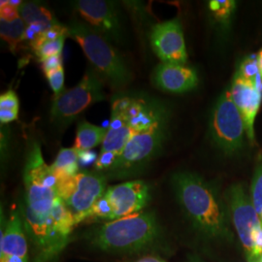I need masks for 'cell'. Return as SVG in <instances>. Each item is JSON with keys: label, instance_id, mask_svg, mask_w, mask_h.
I'll return each instance as SVG.
<instances>
[{"label": "cell", "instance_id": "39", "mask_svg": "<svg viewBox=\"0 0 262 262\" xmlns=\"http://www.w3.org/2000/svg\"><path fill=\"white\" fill-rule=\"evenodd\" d=\"M48 260L43 256V255H41L40 253H38L37 256L36 257H34V259L32 260L31 262H47Z\"/></svg>", "mask_w": 262, "mask_h": 262}, {"label": "cell", "instance_id": "41", "mask_svg": "<svg viewBox=\"0 0 262 262\" xmlns=\"http://www.w3.org/2000/svg\"><path fill=\"white\" fill-rule=\"evenodd\" d=\"M259 219H260V221H261V223H262V213H261V214H260V215H259Z\"/></svg>", "mask_w": 262, "mask_h": 262}, {"label": "cell", "instance_id": "6", "mask_svg": "<svg viewBox=\"0 0 262 262\" xmlns=\"http://www.w3.org/2000/svg\"><path fill=\"white\" fill-rule=\"evenodd\" d=\"M210 131L214 143L226 155H233L242 149L247 136L245 123L229 90L225 91L215 103Z\"/></svg>", "mask_w": 262, "mask_h": 262}, {"label": "cell", "instance_id": "42", "mask_svg": "<svg viewBox=\"0 0 262 262\" xmlns=\"http://www.w3.org/2000/svg\"><path fill=\"white\" fill-rule=\"evenodd\" d=\"M257 262H262V255L261 256H260V258H259V260H258V261Z\"/></svg>", "mask_w": 262, "mask_h": 262}, {"label": "cell", "instance_id": "32", "mask_svg": "<svg viewBox=\"0 0 262 262\" xmlns=\"http://www.w3.org/2000/svg\"><path fill=\"white\" fill-rule=\"evenodd\" d=\"M117 156L113 152H100L95 161V168L97 170H110L116 162Z\"/></svg>", "mask_w": 262, "mask_h": 262}, {"label": "cell", "instance_id": "16", "mask_svg": "<svg viewBox=\"0 0 262 262\" xmlns=\"http://www.w3.org/2000/svg\"><path fill=\"white\" fill-rule=\"evenodd\" d=\"M136 133L132 130L125 118V109L112 106V119L105 136L100 152H113L119 157L127 143Z\"/></svg>", "mask_w": 262, "mask_h": 262}, {"label": "cell", "instance_id": "8", "mask_svg": "<svg viewBox=\"0 0 262 262\" xmlns=\"http://www.w3.org/2000/svg\"><path fill=\"white\" fill-rule=\"evenodd\" d=\"M168 115H164L148 129L135 134L109 171L126 174L144 166L159 151L165 139Z\"/></svg>", "mask_w": 262, "mask_h": 262}, {"label": "cell", "instance_id": "31", "mask_svg": "<svg viewBox=\"0 0 262 262\" xmlns=\"http://www.w3.org/2000/svg\"><path fill=\"white\" fill-rule=\"evenodd\" d=\"M0 19H6V20H15L19 19V7L12 6L8 3V0L1 1L0 4Z\"/></svg>", "mask_w": 262, "mask_h": 262}, {"label": "cell", "instance_id": "23", "mask_svg": "<svg viewBox=\"0 0 262 262\" xmlns=\"http://www.w3.org/2000/svg\"><path fill=\"white\" fill-rule=\"evenodd\" d=\"M19 101L18 95L12 90L0 96V122L3 124L18 120Z\"/></svg>", "mask_w": 262, "mask_h": 262}, {"label": "cell", "instance_id": "9", "mask_svg": "<svg viewBox=\"0 0 262 262\" xmlns=\"http://www.w3.org/2000/svg\"><path fill=\"white\" fill-rule=\"evenodd\" d=\"M225 202L231 224L239 236L248 262H257L254 255L253 232L262 225L253 202L240 184H235L225 192Z\"/></svg>", "mask_w": 262, "mask_h": 262}, {"label": "cell", "instance_id": "19", "mask_svg": "<svg viewBox=\"0 0 262 262\" xmlns=\"http://www.w3.org/2000/svg\"><path fill=\"white\" fill-rule=\"evenodd\" d=\"M50 216L56 232L68 239L75 227V215L59 197H56Z\"/></svg>", "mask_w": 262, "mask_h": 262}, {"label": "cell", "instance_id": "30", "mask_svg": "<svg viewBox=\"0 0 262 262\" xmlns=\"http://www.w3.org/2000/svg\"><path fill=\"white\" fill-rule=\"evenodd\" d=\"M48 82L52 90L54 91L55 95L60 94L63 92V84H64V70L63 67H60L55 71H52L46 74Z\"/></svg>", "mask_w": 262, "mask_h": 262}, {"label": "cell", "instance_id": "37", "mask_svg": "<svg viewBox=\"0 0 262 262\" xmlns=\"http://www.w3.org/2000/svg\"><path fill=\"white\" fill-rule=\"evenodd\" d=\"M256 57H257V64H258V69H259V74H260L262 80V49L259 51V53L256 55Z\"/></svg>", "mask_w": 262, "mask_h": 262}, {"label": "cell", "instance_id": "13", "mask_svg": "<svg viewBox=\"0 0 262 262\" xmlns=\"http://www.w3.org/2000/svg\"><path fill=\"white\" fill-rule=\"evenodd\" d=\"M25 216L29 234L48 261L64 249L68 239L56 232L50 215H39L27 207Z\"/></svg>", "mask_w": 262, "mask_h": 262}, {"label": "cell", "instance_id": "40", "mask_svg": "<svg viewBox=\"0 0 262 262\" xmlns=\"http://www.w3.org/2000/svg\"><path fill=\"white\" fill-rule=\"evenodd\" d=\"M189 262H204L203 260H201L199 257H196V256H192V257H190V259H189Z\"/></svg>", "mask_w": 262, "mask_h": 262}, {"label": "cell", "instance_id": "25", "mask_svg": "<svg viewBox=\"0 0 262 262\" xmlns=\"http://www.w3.org/2000/svg\"><path fill=\"white\" fill-rule=\"evenodd\" d=\"M251 200L259 215L262 213V157H258L251 186Z\"/></svg>", "mask_w": 262, "mask_h": 262}, {"label": "cell", "instance_id": "35", "mask_svg": "<svg viewBox=\"0 0 262 262\" xmlns=\"http://www.w3.org/2000/svg\"><path fill=\"white\" fill-rule=\"evenodd\" d=\"M79 151V163L82 166H88L96 161L98 157L93 150H78Z\"/></svg>", "mask_w": 262, "mask_h": 262}, {"label": "cell", "instance_id": "26", "mask_svg": "<svg viewBox=\"0 0 262 262\" xmlns=\"http://www.w3.org/2000/svg\"><path fill=\"white\" fill-rule=\"evenodd\" d=\"M236 4L233 0H212L209 8L215 19L223 24H227L234 12Z\"/></svg>", "mask_w": 262, "mask_h": 262}, {"label": "cell", "instance_id": "20", "mask_svg": "<svg viewBox=\"0 0 262 262\" xmlns=\"http://www.w3.org/2000/svg\"><path fill=\"white\" fill-rule=\"evenodd\" d=\"M19 17L24 19L27 26L40 24L50 28L57 24L51 11L36 2H23L19 8Z\"/></svg>", "mask_w": 262, "mask_h": 262}, {"label": "cell", "instance_id": "1", "mask_svg": "<svg viewBox=\"0 0 262 262\" xmlns=\"http://www.w3.org/2000/svg\"><path fill=\"white\" fill-rule=\"evenodd\" d=\"M172 185L180 205L196 231L207 239L233 241L228 209L215 187L188 172L175 174Z\"/></svg>", "mask_w": 262, "mask_h": 262}, {"label": "cell", "instance_id": "18", "mask_svg": "<svg viewBox=\"0 0 262 262\" xmlns=\"http://www.w3.org/2000/svg\"><path fill=\"white\" fill-rule=\"evenodd\" d=\"M108 128L94 125L90 122H80L76 132L75 149L90 150L103 143Z\"/></svg>", "mask_w": 262, "mask_h": 262}, {"label": "cell", "instance_id": "24", "mask_svg": "<svg viewBox=\"0 0 262 262\" xmlns=\"http://www.w3.org/2000/svg\"><path fill=\"white\" fill-rule=\"evenodd\" d=\"M90 219L107 220L109 222L115 220L114 208L108 197L106 196V193L94 203V206L91 208L90 211H88L84 215L80 217V220L78 221V225Z\"/></svg>", "mask_w": 262, "mask_h": 262}, {"label": "cell", "instance_id": "10", "mask_svg": "<svg viewBox=\"0 0 262 262\" xmlns=\"http://www.w3.org/2000/svg\"><path fill=\"white\" fill-rule=\"evenodd\" d=\"M150 45L162 63L185 66L187 48L182 25L177 19L156 25L150 33Z\"/></svg>", "mask_w": 262, "mask_h": 262}, {"label": "cell", "instance_id": "7", "mask_svg": "<svg viewBox=\"0 0 262 262\" xmlns=\"http://www.w3.org/2000/svg\"><path fill=\"white\" fill-rule=\"evenodd\" d=\"M107 188V180L103 175L79 172L75 176L58 180L56 193L75 215L77 225L80 217L103 196Z\"/></svg>", "mask_w": 262, "mask_h": 262}, {"label": "cell", "instance_id": "33", "mask_svg": "<svg viewBox=\"0 0 262 262\" xmlns=\"http://www.w3.org/2000/svg\"><path fill=\"white\" fill-rule=\"evenodd\" d=\"M41 66H42V70L44 71V73L48 74L52 71H55L56 69L62 67L61 57L60 56L49 57L47 59L41 60Z\"/></svg>", "mask_w": 262, "mask_h": 262}, {"label": "cell", "instance_id": "38", "mask_svg": "<svg viewBox=\"0 0 262 262\" xmlns=\"http://www.w3.org/2000/svg\"><path fill=\"white\" fill-rule=\"evenodd\" d=\"M8 3L12 6H15V7H20V5L23 4V2L20 0H8Z\"/></svg>", "mask_w": 262, "mask_h": 262}, {"label": "cell", "instance_id": "21", "mask_svg": "<svg viewBox=\"0 0 262 262\" xmlns=\"http://www.w3.org/2000/svg\"><path fill=\"white\" fill-rule=\"evenodd\" d=\"M51 167L57 180L75 176L79 173V151L75 148L61 149Z\"/></svg>", "mask_w": 262, "mask_h": 262}, {"label": "cell", "instance_id": "22", "mask_svg": "<svg viewBox=\"0 0 262 262\" xmlns=\"http://www.w3.org/2000/svg\"><path fill=\"white\" fill-rule=\"evenodd\" d=\"M27 27V24L21 18L15 20L0 19V35L9 45L11 52L15 53L19 43L24 41V35Z\"/></svg>", "mask_w": 262, "mask_h": 262}, {"label": "cell", "instance_id": "28", "mask_svg": "<svg viewBox=\"0 0 262 262\" xmlns=\"http://www.w3.org/2000/svg\"><path fill=\"white\" fill-rule=\"evenodd\" d=\"M68 36V28L64 26H61L60 24H57L52 28H48L44 32H42L34 41L30 43V47L34 51L35 49L42 46L43 44L55 41L59 38H66Z\"/></svg>", "mask_w": 262, "mask_h": 262}, {"label": "cell", "instance_id": "4", "mask_svg": "<svg viewBox=\"0 0 262 262\" xmlns=\"http://www.w3.org/2000/svg\"><path fill=\"white\" fill-rule=\"evenodd\" d=\"M27 207L39 215H49L57 197L58 180L45 162L41 148L34 143L28 152L24 172Z\"/></svg>", "mask_w": 262, "mask_h": 262}, {"label": "cell", "instance_id": "27", "mask_svg": "<svg viewBox=\"0 0 262 262\" xmlns=\"http://www.w3.org/2000/svg\"><path fill=\"white\" fill-rule=\"evenodd\" d=\"M237 73L243 77L244 79H247L253 82V84H257L259 90L261 89L262 80L259 74L256 56L247 57L241 63Z\"/></svg>", "mask_w": 262, "mask_h": 262}, {"label": "cell", "instance_id": "3", "mask_svg": "<svg viewBox=\"0 0 262 262\" xmlns=\"http://www.w3.org/2000/svg\"><path fill=\"white\" fill-rule=\"evenodd\" d=\"M67 28L68 37L80 45L101 79L115 89H122L130 83V71L108 39L80 21L71 23Z\"/></svg>", "mask_w": 262, "mask_h": 262}, {"label": "cell", "instance_id": "15", "mask_svg": "<svg viewBox=\"0 0 262 262\" xmlns=\"http://www.w3.org/2000/svg\"><path fill=\"white\" fill-rule=\"evenodd\" d=\"M152 81L162 91L182 94L196 88L198 76L191 67L160 63L154 71Z\"/></svg>", "mask_w": 262, "mask_h": 262}, {"label": "cell", "instance_id": "11", "mask_svg": "<svg viewBox=\"0 0 262 262\" xmlns=\"http://www.w3.org/2000/svg\"><path fill=\"white\" fill-rule=\"evenodd\" d=\"M76 11L92 28L108 40L121 42L122 28L119 12L113 2L103 0L76 1Z\"/></svg>", "mask_w": 262, "mask_h": 262}, {"label": "cell", "instance_id": "29", "mask_svg": "<svg viewBox=\"0 0 262 262\" xmlns=\"http://www.w3.org/2000/svg\"><path fill=\"white\" fill-rule=\"evenodd\" d=\"M64 40H66V38L63 37L56 39L55 41L47 42V43L43 44L42 46L35 49L34 53L39 57L40 60L47 59L52 56H60L62 49H63Z\"/></svg>", "mask_w": 262, "mask_h": 262}, {"label": "cell", "instance_id": "34", "mask_svg": "<svg viewBox=\"0 0 262 262\" xmlns=\"http://www.w3.org/2000/svg\"><path fill=\"white\" fill-rule=\"evenodd\" d=\"M253 247H254V255L258 261L262 255V225L253 232Z\"/></svg>", "mask_w": 262, "mask_h": 262}, {"label": "cell", "instance_id": "36", "mask_svg": "<svg viewBox=\"0 0 262 262\" xmlns=\"http://www.w3.org/2000/svg\"><path fill=\"white\" fill-rule=\"evenodd\" d=\"M135 262H164L163 260H161L160 258L158 257H155V256H146V257H143L139 260Z\"/></svg>", "mask_w": 262, "mask_h": 262}, {"label": "cell", "instance_id": "14", "mask_svg": "<svg viewBox=\"0 0 262 262\" xmlns=\"http://www.w3.org/2000/svg\"><path fill=\"white\" fill-rule=\"evenodd\" d=\"M229 92L233 102L243 118L247 138L253 144L254 143V121L261 103V92L257 84L244 79L237 72Z\"/></svg>", "mask_w": 262, "mask_h": 262}, {"label": "cell", "instance_id": "2", "mask_svg": "<svg viewBox=\"0 0 262 262\" xmlns=\"http://www.w3.org/2000/svg\"><path fill=\"white\" fill-rule=\"evenodd\" d=\"M160 238V228L154 213L139 212L94 228L88 239L102 252L136 253L151 249Z\"/></svg>", "mask_w": 262, "mask_h": 262}, {"label": "cell", "instance_id": "5", "mask_svg": "<svg viewBox=\"0 0 262 262\" xmlns=\"http://www.w3.org/2000/svg\"><path fill=\"white\" fill-rule=\"evenodd\" d=\"M105 98L101 78L93 70L88 71L76 86L55 95L51 107V121L66 126L88 107Z\"/></svg>", "mask_w": 262, "mask_h": 262}, {"label": "cell", "instance_id": "17", "mask_svg": "<svg viewBox=\"0 0 262 262\" xmlns=\"http://www.w3.org/2000/svg\"><path fill=\"white\" fill-rule=\"evenodd\" d=\"M19 255L28 258V246L23 222L18 212L11 214L3 229L1 225L0 255Z\"/></svg>", "mask_w": 262, "mask_h": 262}, {"label": "cell", "instance_id": "12", "mask_svg": "<svg viewBox=\"0 0 262 262\" xmlns=\"http://www.w3.org/2000/svg\"><path fill=\"white\" fill-rule=\"evenodd\" d=\"M106 196L110 200L115 220L139 213L150 200V187L141 180L129 181L109 187Z\"/></svg>", "mask_w": 262, "mask_h": 262}]
</instances>
